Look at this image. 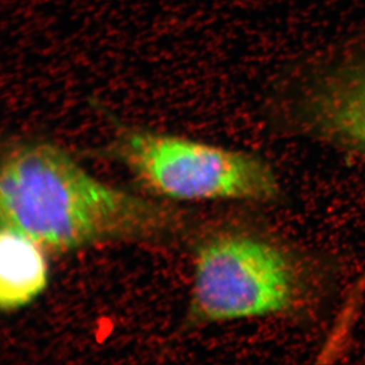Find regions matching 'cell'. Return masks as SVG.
<instances>
[{"label":"cell","mask_w":365,"mask_h":365,"mask_svg":"<svg viewBox=\"0 0 365 365\" xmlns=\"http://www.w3.org/2000/svg\"><path fill=\"white\" fill-rule=\"evenodd\" d=\"M118 130L105 153L160 195L268 201L279 191L273 170L256 155L138 127Z\"/></svg>","instance_id":"2"},{"label":"cell","mask_w":365,"mask_h":365,"mask_svg":"<svg viewBox=\"0 0 365 365\" xmlns=\"http://www.w3.org/2000/svg\"><path fill=\"white\" fill-rule=\"evenodd\" d=\"M0 218L1 225L54 252L150 239L178 223L169 209L101 182L63 148L46 141L7 148L0 174Z\"/></svg>","instance_id":"1"},{"label":"cell","mask_w":365,"mask_h":365,"mask_svg":"<svg viewBox=\"0 0 365 365\" xmlns=\"http://www.w3.org/2000/svg\"><path fill=\"white\" fill-rule=\"evenodd\" d=\"M302 108L319 134L365 155V61L319 79Z\"/></svg>","instance_id":"4"},{"label":"cell","mask_w":365,"mask_h":365,"mask_svg":"<svg viewBox=\"0 0 365 365\" xmlns=\"http://www.w3.org/2000/svg\"><path fill=\"white\" fill-rule=\"evenodd\" d=\"M42 247L11 225L0 232V307L14 312L28 306L48 284Z\"/></svg>","instance_id":"5"},{"label":"cell","mask_w":365,"mask_h":365,"mask_svg":"<svg viewBox=\"0 0 365 365\" xmlns=\"http://www.w3.org/2000/svg\"><path fill=\"white\" fill-rule=\"evenodd\" d=\"M306 292L302 265L284 247L228 232L199 250L190 312L201 323L259 318L294 309Z\"/></svg>","instance_id":"3"}]
</instances>
